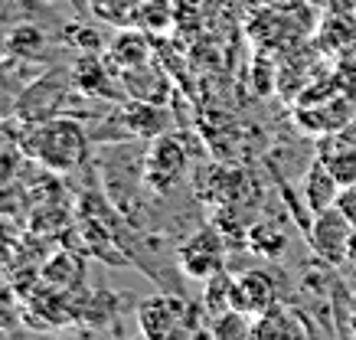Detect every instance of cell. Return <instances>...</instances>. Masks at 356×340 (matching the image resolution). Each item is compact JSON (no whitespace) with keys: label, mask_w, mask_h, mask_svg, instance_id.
<instances>
[{"label":"cell","mask_w":356,"mask_h":340,"mask_svg":"<svg viewBox=\"0 0 356 340\" xmlns=\"http://www.w3.org/2000/svg\"><path fill=\"white\" fill-rule=\"evenodd\" d=\"M23 151L53 174H72L92 154V134L79 118H46L40 124H23Z\"/></svg>","instance_id":"cell-1"},{"label":"cell","mask_w":356,"mask_h":340,"mask_svg":"<svg viewBox=\"0 0 356 340\" xmlns=\"http://www.w3.org/2000/svg\"><path fill=\"white\" fill-rule=\"evenodd\" d=\"M186 164H190V151H186L184 138L161 134V138H154V144L147 147V154H144L140 180H144L154 193H170L173 184L186 174Z\"/></svg>","instance_id":"cell-2"},{"label":"cell","mask_w":356,"mask_h":340,"mask_svg":"<svg viewBox=\"0 0 356 340\" xmlns=\"http://www.w3.org/2000/svg\"><path fill=\"white\" fill-rule=\"evenodd\" d=\"M353 222L343 216L340 207H330L324 213H317L307 229V242H311L314 255L330 268H340L350 259V239H353Z\"/></svg>","instance_id":"cell-3"},{"label":"cell","mask_w":356,"mask_h":340,"mask_svg":"<svg viewBox=\"0 0 356 340\" xmlns=\"http://www.w3.org/2000/svg\"><path fill=\"white\" fill-rule=\"evenodd\" d=\"M186 314H190V305L184 298L167 295V291L144 298L138 305V311H134L140 334L151 340H167V337L186 334Z\"/></svg>","instance_id":"cell-4"},{"label":"cell","mask_w":356,"mask_h":340,"mask_svg":"<svg viewBox=\"0 0 356 340\" xmlns=\"http://www.w3.org/2000/svg\"><path fill=\"white\" fill-rule=\"evenodd\" d=\"M180 268L186 278H200L206 282L209 275H216L226 268V236L216 226H206V229L193 232L190 239L180 245Z\"/></svg>","instance_id":"cell-5"},{"label":"cell","mask_w":356,"mask_h":340,"mask_svg":"<svg viewBox=\"0 0 356 340\" xmlns=\"http://www.w3.org/2000/svg\"><path fill=\"white\" fill-rule=\"evenodd\" d=\"M65 92H69V76L49 72L40 82L23 88L20 99L13 102V111H17V118L23 124H40V121L59 115V105L65 102Z\"/></svg>","instance_id":"cell-6"},{"label":"cell","mask_w":356,"mask_h":340,"mask_svg":"<svg viewBox=\"0 0 356 340\" xmlns=\"http://www.w3.org/2000/svg\"><path fill=\"white\" fill-rule=\"evenodd\" d=\"M278 301V285L268 272L261 268H248V272L236 275V291H232V307L248 314V318H259L261 311H268Z\"/></svg>","instance_id":"cell-7"},{"label":"cell","mask_w":356,"mask_h":340,"mask_svg":"<svg viewBox=\"0 0 356 340\" xmlns=\"http://www.w3.org/2000/svg\"><path fill=\"white\" fill-rule=\"evenodd\" d=\"M314 327L307 324V314L284 301H275L268 311L252 318V337H304Z\"/></svg>","instance_id":"cell-8"},{"label":"cell","mask_w":356,"mask_h":340,"mask_svg":"<svg viewBox=\"0 0 356 340\" xmlns=\"http://www.w3.org/2000/svg\"><path fill=\"white\" fill-rule=\"evenodd\" d=\"M340 190H343V184H340V180L334 177V170L327 167L324 157H317V161L307 167V174H304V184H301L304 207H307L314 216H317V213H324V209L337 207V197H340Z\"/></svg>","instance_id":"cell-9"},{"label":"cell","mask_w":356,"mask_h":340,"mask_svg":"<svg viewBox=\"0 0 356 340\" xmlns=\"http://www.w3.org/2000/svg\"><path fill=\"white\" fill-rule=\"evenodd\" d=\"M353 105L350 99L337 95L334 102H321V105H301L298 121H301L307 134H340V128H346L353 121Z\"/></svg>","instance_id":"cell-10"},{"label":"cell","mask_w":356,"mask_h":340,"mask_svg":"<svg viewBox=\"0 0 356 340\" xmlns=\"http://www.w3.org/2000/svg\"><path fill=\"white\" fill-rule=\"evenodd\" d=\"M118 79H121V88L128 92L131 99H138V102H154V105H163V102H167V95H170L167 79H163V72L154 66V63L124 69Z\"/></svg>","instance_id":"cell-11"},{"label":"cell","mask_w":356,"mask_h":340,"mask_svg":"<svg viewBox=\"0 0 356 340\" xmlns=\"http://www.w3.org/2000/svg\"><path fill=\"white\" fill-rule=\"evenodd\" d=\"M43 282L53 285V291H79L86 282V262L76 252H56L43 265Z\"/></svg>","instance_id":"cell-12"},{"label":"cell","mask_w":356,"mask_h":340,"mask_svg":"<svg viewBox=\"0 0 356 340\" xmlns=\"http://www.w3.org/2000/svg\"><path fill=\"white\" fill-rule=\"evenodd\" d=\"M121 124H124V131L131 138H161L163 134V111L161 105H154V102H138L131 99L121 111Z\"/></svg>","instance_id":"cell-13"},{"label":"cell","mask_w":356,"mask_h":340,"mask_svg":"<svg viewBox=\"0 0 356 340\" xmlns=\"http://www.w3.org/2000/svg\"><path fill=\"white\" fill-rule=\"evenodd\" d=\"M111 72H115L111 63H102L95 56H82L72 72V86H79L86 95H95V99H115V82H105L111 79Z\"/></svg>","instance_id":"cell-14"},{"label":"cell","mask_w":356,"mask_h":340,"mask_svg":"<svg viewBox=\"0 0 356 340\" xmlns=\"http://www.w3.org/2000/svg\"><path fill=\"white\" fill-rule=\"evenodd\" d=\"M108 63L118 69V76L124 69H134V66H144L151 63V43L144 40V33H134V30H124L111 40L108 46Z\"/></svg>","instance_id":"cell-15"},{"label":"cell","mask_w":356,"mask_h":340,"mask_svg":"<svg viewBox=\"0 0 356 340\" xmlns=\"http://www.w3.org/2000/svg\"><path fill=\"white\" fill-rule=\"evenodd\" d=\"M321 157L327 161V167L334 170V177L343 184V187L356 184V141H350L346 134H340V138L334 141V147H327L324 144Z\"/></svg>","instance_id":"cell-16"},{"label":"cell","mask_w":356,"mask_h":340,"mask_svg":"<svg viewBox=\"0 0 356 340\" xmlns=\"http://www.w3.org/2000/svg\"><path fill=\"white\" fill-rule=\"evenodd\" d=\"M203 307L209 318H219V314H226L232 311V291H236V275H229L226 268L216 275H209L203 282Z\"/></svg>","instance_id":"cell-17"},{"label":"cell","mask_w":356,"mask_h":340,"mask_svg":"<svg viewBox=\"0 0 356 340\" xmlns=\"http://www.w3.org/2000/svg\"><path fill=\"white\" fill-rule=\"evenodd\" d=\"M245 242L265 259H275V255L284 252V236H281L278 226H268V222H259L245 232Z\"/></svg>","instance_id":"cell-18"},{"label":"cell","mask_w":356,"mask_h":340,"mask_svg":"<svg viewBox=\"0 0 356 340\" xmlns=\"http://www.w3.org/2000/svg\"><path fill=\"white\" fill-rule=\"evenodd\" d=\"M82 229L88 232L86 242H88V249H92V255L95 259H102V262H108V265H124V255H121V249H115V245H108V239H115V236H108V232L102 229V222H82Z\"/></svg>","instance_id":"cell-19"},{"label":"cell","mask_w":356,"mask_h":340,"mask_svg":"<svg viewBox=\"0 0 356 340\" xmlns=\"http://www.w3.org/2000/svg\"><path fill=\"white\" fill-rule=\"evenodd\" d=\"M209 334H213V337H252V318L232 307V311H226V314L213 318Z\"/></svg>","instance_id":"cell-20"},{"label":"cell","mask_w":356,"mask_h":340,"mask_svg":"<svg viewBox=\"0 0 356 340\" xmlns=\"http://www.w3.org/2000/svg\"><path fill=\"white\" fill-rule=\"evenodd\" d=\"M337 207L343 209V216L356 226V184H350V187L340 190V197H337Z\"/></svg>","instance_id":"cell-21"},{"label":"cell","mask_w":356,"mask_h":340,"mask_svg":"<svg viewBox=\"0 0 356 340\" xmlns=\"http://www.w3.org/2000/svg\"><path fill=\"white\" fill-rule=\"evenodd\" d=\"M346 265L356 268V229H353V239H350V259H346Z\"/></svg>","instance_id":"cell-22"}]
</instances>
